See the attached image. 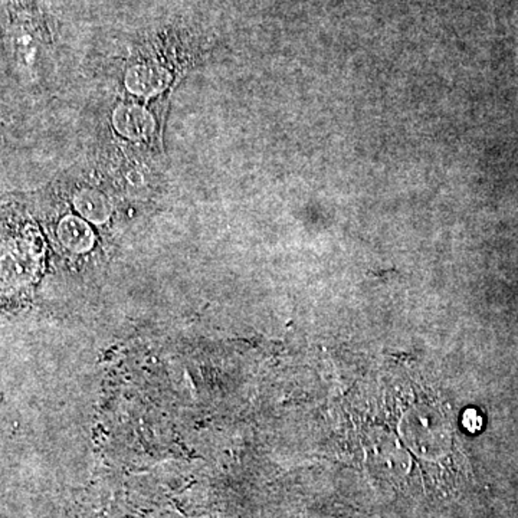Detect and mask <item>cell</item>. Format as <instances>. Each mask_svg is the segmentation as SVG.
I'll use <instances>...</instances> for the list:
<instances>
[{
	"mask_svg": "<svg viewBox=\"0 0 518 518\" xmlns=\"http://www.w3.org/2000/svg\"><path fill=\"white\" fill-rule=\"evenodd\" d=\"M115 130L130 140L149 138L154 131V120L145 108L138 106H122L113 115Z\"/></svg>",
	"mask_w": 518,
	"mask_h": 518,
	"instance_id": "1",
	"label": "cell"
},
{
	"mask_svg": "<svg viewBox=\"0 0 518 518\" xmlns=\"http://www.w3.org/2000/svg\"><path fill=\"white\" fill-rule=\"evenodd\" d=\"M169 82L170 75L157 65H137L130 69L126 75L129 91L140 97L156 96L168 87Z\"/></svg>",
	"mask_w": 518,
	"mask_h": 518,
	"instance_id": "2",
	"label": "cell"
},
{
	"mask_svg": "<svg viewBox=\"0 0 518 518\" xmlns=\"http://www.w3.org/2000/svg\"><path fill=\"white\" fill-rule=\"evenodd\" d=\"M75 206L82 216L92 222H103L110 215V203L103 193L97 191L81 192L75 198Z\"/></svg>",
	"mask_w": 518,
	"mask_h": 518,
	"instance_id": "3",
	"label": "cell"
},
{
	"mask_svg": "<svg viewBox=\"0 0 518 518\" xmlns=\"http://www.w3.org/2000/svg\"><path fill=\"white\" fill-rule=\"evenodd\" d=\"M59 235L64 244L75 251H82L91 247L92 233L84 222L76 217L69 216L64 219L59 228Z\"/></svg>",
	"mask_w": 518,
	"mask_h": 518,
	"instance_id": "4",
	"label": "cell"
}]
</instances>
